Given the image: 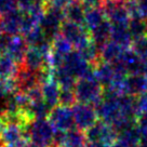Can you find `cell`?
I'll return each mask as SVG.
<instances>
[{"instance_id": "obj_28", "label": "cell", "mask_w": 147, "mask_h": 147, "mask_svg": "<svg viewBox=\"0 0 147 147\" xmlns=\"http://www.w3.org/2000/svg\"><path fill=\"white\" fill-rule=\"evenodd\" d=\"M76 95L73 89H61L60 93V103L59 105L67 106V107H73L76 104Z\"/></svg>"}, {"instance_id": "obj_1", "label": "cell", "mask_w": 147, "mask_h": 147, "mask_svg": "<svg viewBox=\"0 0 147 147\" xmlns=\"http://www.w3.org/2000/svg\"><path fill=\"white\" fill-rule=\"evenodd\" d=\"M77 102L95 106L103 97L104 88L97 81L94 73L77 80L74 88Z\"/></svg>"}, {"instance_id": "obj_13", "label": "cell", "mask_w": 147, "mask_h": 147, "mask_svg": "<svg viewBox=\"0 0 147 147\" xmlns=\"http://www.w3.org/2000/svg\"><path fill=\"white\" fill-rule=\"evenodd\" d=\"M23 21V12L20 9H14L2 14L0 18V25L3 32L8 35H21Z\"/></svg>"}, {"instance_id": "obj_31", "label": "cell", "mask_w": 147, "mask_h": 147, "mask_svg": "<svg viewBox=\"0 0 147 147\" xmlns=\"http://www.w3.org/2000/svg\"><path fill=\"white\" fill-rule=\"evenodd\" d=\"M18 0H0V12L3 14L8 11L18 9Z\"/></svg>"}, {"instance_id": "obj_9", "label": "cell", "mask_w": 147, "mask_h": 147, "mask_svg": "<svg viewBox=\"0 0 147 147\" xmlns=\"http://www.w3.org/2000/svg\"><path fill=\"white\" fill-rule=\"evenodd\" d=\"M71 110H73L76 128L82 130L84 132L89 128H91L98 119L95 107L90 104H84V103L78 102L71 107Z\"/></svg>"}, {"instance_id": "obj_37", "label": "cell", "mask_w": 147, "mask_h": 147, "mask_svg": "<svg viewBox=\"0 0 147 147\" xmlns=\"http://www.w3.org/2000/svg\"><path fill=\"white\" fill-rule=\"evenodd\" d=\"M142 74L144 76L147 77V60L143 61V65H142Z\"/></svg>"}, {"instance_id": "obj_7", "label": "cell", "mask_w": 147, "mask_h": 147, "mask_svg": "<svg viewBox=\"0 0 147 147\" xmlns=\"http://www.w3.org/2000/svg\"><path fill=\"white\" fill-rule=\"evenodd\" d=\"M0 138L5 145H14L29 140L27 125L20 122H7L0 118Z\"/></svg>"}, {"instance_id": "obj_24", "label": "cell", "mask_w": 147, "mask_h": 147, "mask_svg": "<svg viewBox=\"0 0 147 147\" xmlns=\"http://www.w3.org/2000/svg\"><path fill=\"white\" fill-rule=\"evenodd\" d=\"M20 65L10 56L0 54V79L14 78Z\"/></svg>"}, {"instance_id": "obj_14", "label": "cell", "mask_w": 147, "mask_h": 147, "mask_svg": "<svg viewBox=\"0 0 147 147\" xmlns=\"http://www.w3.org/2000/svg\"><path fill=\"white\" fill-rule=\"evenodd\" d=\"M147 92V77L143 74L128 75L123 82V93L131 96H138Z\"/></svg>"}, {"instance_id": "obj_29", "label": "cell", "mask_w": 147, "mask_h": 147, "mask_svg": "<svg viewBox=\"0 0 147 147\" xmlns=\"http://www.w3.org/2000/svg\"><path fill=\"white\" fill-rule=\"evenodd\" d=\"M135 106H136V111L138 116L140 114L146 113L147 111V92L143 93L138 96H135Z\"/></svg>"}, {"instance_id": "obj_32", "label": "cell", "mask_w": 147, "mask_h": 147, "mask_svg": "<svg viewBox=\"0 0 147 147\" xmlns=\"http://www.w3.org/2000/svg\"><path fill=\"white\" fill-rule=\"evenodd\" d=\"M140 16L147 20V0H135Z\"/></svg>"}, {"instance_id": "obj_27", "label": "cell", "mask_w": 147, "mask_h": 147, "mask_svg": "<svg viewBox=\"0 0 147 147\" xmlns=\"http://www.w3.org/2000/svg\"><path fill=\"white\" fill-rule=\"evenodd\" d=\"M132 50L142 59L143 61L147 60V35L138 37L132 41Z\"/></svg>"}, {"instance_id": "obj_10", "label": "cell", "mask_w": 147, "mask_h": 147, "mask_svg": "<svg viewBox=\"0 0 147 147\" xmlns=\"http://www.w3.org/2000/svg\"><path fill=\"white\" fill-rule=\"evenodd\" d=\"M88 142H102L106 145H111L118 138V133L110 124L104 121H96L86 131Z\"/></svg>"}, {"instance_id": "obj_2", "label": "cell", "mask_w": 147, "mask_h": 147, "mask_svg": "<svg viewBox=\"0 0 147 147\" xmlns=\"http://www.w3.org/2000/svg\"><path fill=\"white\" fill-rule=\"evenodd\" d=\"M56 129L48 118L32 120L27 127L28 138L41 147H53Z\"/></svg>"}, {"instance_id": "obj_17", "label": "cell", "mask_w": 147, "mask_h": 147, "mask_svg": "<svg viewBox=\"0 0 147 147\" xmlns=\"http://www.w3.org/2000/svg\"><path fill=\"white\" fill-rule=\"evenodd\" d=\"M88 143L86 132L79 129H71L63 132L60 144L56 147H86Z\"/></svg>"}, {"instance_id": "obj_20", "label": "cell", "mask_w": 147, "mask_h": 147, "mask_svg": "<svg viewBox=\"0 0 147 147\" xmlns=\"http://www.w3.org/2000/svg\"><path fill=\"white\" fill-rule=\"evenodd\" d=\"M86 10H87V7L81 1L75 0L64 9L65 20L69 22H74V23L83 24Z\"/></svg>"}, {"instance_id": "obj_18", "label": "cell", "mask_w": 147, "mask_h": 147, "mask_svg": "<svg viewBox=\"0 0 147 147\" xmlns=\"http://www.w3.org/2000/svg\"><path fill=\"white\" fill-rule=\"evenodd\" d=\"M128 25L129 24L111 25L110 30V40L121 46L123 49H129L133 41V37L130 34Z\"/></svg>"}, {"instance_id": "obj_22", "label": "cell", "mask_w": 147, "mask_h": 147, "mask_svg": "<svg viewBox=\"0 0 147 147\" xmlns=\"http://www.w3.org/2000/svg\"><path fill=\"white\" fill-rule=\"evenodd\" d=\"M124 50L125 49H123L121 46L109 40L100 50V60L107 63H114L116 60L119 59V56Z\"/></svg>"}, {"instance_id": "obj_23", "label": "cell", "mask_w": 147, "mask_h": 147, "mask_svg": "<svg viewBox=\"0 0 147 147\" xmlns=\"http://www.w3.org/2000/svg\"><path fill=\"white\" fill-rule=\"evenodd\" d=\"M142 138V134L138 130L136 123L127 128L118 134V140L124 143L128 147H138Z\"/></svg>"}, {"instance_id": "obj_30", "label": "cell", "mask_w": 147, "mask_h": 147, "mask_svg": "<svg viewBox=\"0 0 147 147\" xmlns=\"http://www.w3.org/2000/svg\"><path fill=\"white\" fill-rule=\"evenodd\" d=\"M136 125L143 136H147V111L140 114L136 118Z\"/></svg>"}, {"instance_id": "obj_12", "label": "cell", "mask_w": 147, "mask_h": 147, "mask_svg": "<svg viewBox=\"0 0 147 147\" xmlns=\"http://www.w3.org/2000/svg\"><path fill=\"white\" fill-rule=\"evenodd\" d=\"M14 80L18 91L26 93L32 88L40 86V70L36 71L25 67L24 65H20L14 76Z\"/></svg>"}, {"instance_id": "obj_11", "label": "cell", "mask_w": 147, "mask_h": 147, "mask_svg": "<svg viewBox=\"0 0 147 147\" xmlns=\"http://www.w3.org/2000/svg\"><path fill=\"white\" fill-rule=\"evenodd\" d=\"M48 119L51 123L54 125V128L59 131H69L74 129L75 120H74L73 110L70 107L63 105H57L50 110V114L48 116Z\"/></svg>"}, {"instance_id": "obj_38", "label": "cell", "mask_w": 147, "mask_h": 147, "mask_svg": "<svg viewBox=\"0 0 147 147\" xmlns=\"http://www.w3.org/2000/svg\"><path fill=\"white\" fill-rule=\"evenodd\" d=\"M25 147H41V146H39V145H37V144H35V143H32V142H28L27 145Z\"/></svg>"}, {"instance_id": "obj_34", "label": "cell", "mask_w": 147, "mask_h": 147, "mask_svg": "<svg viewBox=\"0 0 147 147\" xmlns=\"http://www.w3.org/2000/svg\"><path fill=\"white\" fill-rule=\"evenodd\" d=\"M79 1H81L87 8H89V7H98L103 3L104 0H79Z\"/></svg>"}, {"instance_id": "obj_3", "label": "cell", "mask_w": 147, "mask_h": 147, "mask_svg": "<svg viewBox=\"0 0 147 147\" xmlns=\"http://www.w3.org/2000/svg\"><path fill=\"white\" fill-rule=\"evenodd\" d=\"M27 50L28 45L22 35H8L5 32L0 38V54L10 56L18 65L23 64Z\"/></svg>"}, {"instance_id": "obj_15", "label": "cell", "mask_w": 147, "mask_h": 147, "mask_svg": "<svg viewBox=\"0 0 147 147\" xmlns=\"http://www.w3.org/2000/svg\"><path fill=\"white\" fill-rule=\"evenodd\" d=\"M42 90V96L43 101L46 102L48 107L52 109L55 106L59 105L60 103V93H61V87L59 83L55 81L54 79L49 78L46 82L41 84Z\"/></svg>"}, {"instance_id": "obj_35", "label": "cell", "mask_w": 147, "mask_h": 147, "mask_svg": "<svg viewBox=\"0 0 147 147\" xmlns=\"http://www.w3.org/2000/svg\"><path fill=\"white\" fill-rule=\"evenodd\" d=\"M86 147H109L102 142H88Z\"/></svg>"}, {"instance_id": "obj_5", "label": "cell", "mask_w": 147, "mask_h": 147, "mask_svg": "<svg viewBox=\"0 0 147 147\" xmlns=\"http://www.w3.org/2000/svg\"><path fill=\"white\" fill-rule=\"evenodd\" d=\"M61 35L64 37L76 50L81 49L88 42L91 41L90 32L84 26V24L74 23V22H69L66 20L62 24Z\"/></svg>"}, {"instance_id": "obj_8", "label": "cell", "mask_w": 147, "mask_h": 147, "mask_svg": "<svg viewBox=\"0 0 147 147\" xmlns=\"http://www.w3.org/2000/svg\"><path fill=\"white\" fill-rule=\"evenodd\" d=\"M62 66H64L77 79L92 75L93 68H94V65H92L91 63L84 60L77 50H73L68 55L65 56L64 63L62 64Z\"/></svg>"}, {"instance_id": "obj_33", "label": "cell", "mask_w": 147, "mask_h": 147, "mask_svg": "<svg viewBox=\"0 0 147 147\" xmlns=\"http://www.w3.org/2000/svg\"><path fill=\"white\" fill-rule=\"evenodd\" d=\"M75 0H51L50 5H54V7H57L60 9H65L69 3H71Z\"/></svg>"}, {"instance_id": "obj_16", "label": "cell", "mask_w": 147, "mask_h": 147, "mask_svg": "<svg viewBox=\"0 0 147 147\" xmlns=\"http://www.w3.org/2000/svg\"><path fill=\"white\" fill-rule=\"evenodd\" d=\"M93 73L97 81L103 86V88H107L108 86H110L116 77V70L113 64L101 60L94 65Z\"/></svg>"}, {"instance_id": "obj_36", "label": "cell", "mask_w": 147, "mask_h": 147, "mask_svg": "<svg viewBox=\"0 0 147 147\" xmlns=\"http://www.w3.org/2000/svg\"><path fill=\"white\" fill-rule=\"evenodd\" d=\"M109 147H128L124 143H122L121 141H119L118 138H117V141L116 142H114L111 145H109Z\"/></svg>"}, {"instance_id": "obj_19", "label": "cell", "mask_w": 147, "mask_h": 147, "mask_svg": "<svg viewBox=\"0 0 147 147\" xmlns=\"http://www.w3.org/2000/svg\"><path fill=\"white\" fill-rule=\"evenodd\" d=\"M110 30H111V24L108 22V20L104 21L98 26L90 30L91 41L94 45H96L100 50L102 49V47L110 40Z\"/></svg>"}, {"instance_id": "obj_26", "label": "cell", "mask_w": 147, "mask_h": 147, "mask_svg": "<svg viewBox=\"0 0 147 147\" xmlns=\"http://www.w3.org/2000/svg\"><path fill=\"white\" fill-rule=\"evenodd\" d=\"M128 26L130 34L133 37V40L138 37L147 35V22L145 18H140V16L131 18Z\"/></svg>"}, {"instance_id": "obj_40", "label": "cell", "mask_w": 147, "mask_h": 147, "mask_svg": "<svg viewBox=\"0 0 147 147\" xmlns=\"http://www.w3.org/2000/svg\"><path fill=\"white\" fill-rule=\"evenodd\" d=\"M0 13H1V12H0ZM0 18H1V16H0Z\"/></svg>"}, {"instance_id": "obj_21", "label": "cell", "mask_w": 147, "mask_h": 147, "mask_svg": "<svg viewBox=\"0 0 147 147\" xmlns=\"http://www.w3.org/2000/svg\"><path fill=\"white\" fill-rule=\"evenodd\" d=\"M106 20L107 18H106L105 13L102 9V7H89L86 10L84 23L83 24L88 28V30L90 32Z\"/></svg>"}, {"instance_id": "obj_6", "label": "cell", "mask_w": 147, "mask_h": 147, "mask_svg": "<svg viewBox=\"0 0 147 147\" xmlns=\"http://www.w3.org/2000/svg\"><path fill=\"white\" fill-rule=\"evenodd\" d=\"M102 9L111 25L129 24L131 14L127 7V0H104Z\"/></svg>"}, {"instance_id": "obj_4", "label": "cell", "mask_w": 147, "mask_h": 147, "mask_svg": "<svg viewBox=\"0 0 147 147\" xmlns=\"http://www.w3.org/2000/svg\"><path fill=\"white\" fill-rule=\"evenodd\" d=\"M64 21V9H60L52 5H47L46 12L40 20L39 26L50 39V41H52L61 34V27Z\"/></svg>"}, {"instance_id": "obj_39", "label": "cell", "mask_w": 147, "mask_h": 147, "mask_svg": "<svg viewBox=\"0 0 147 147\" xmlns=\"http://www.w3.org/2000/svg\"><path fill=\"white\" fill-rule=\"evenodd\" d=\"M5 32H3V29H2V27H1V25H0V38L2 37V35H3Z\"/></svg>"}, {"instance_id": "obj_25", "label": "cell", "mask_w": 147, "mask_h": 147, "mask_svg": "<svg viewBox=\"0 0 147 147\" xmlns=\"http://www.w3.org/2000/svg\"><path fill=\"white\" fill-rule=\"evenodd\" d=\"M73 49V46L61 34L51 41V52L60 55L61 57H65L66 55H68Z\"/></svg>"}]
</instances>
